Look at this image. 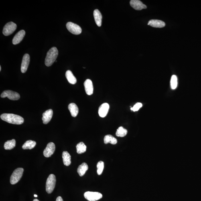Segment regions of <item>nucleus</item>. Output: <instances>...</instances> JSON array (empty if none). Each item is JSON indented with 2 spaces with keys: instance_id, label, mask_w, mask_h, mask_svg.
<instances>
[{
  "instance_id": "20e7f679",
  "label": "nucleus",
  "mask_w": 201,
  "mask_h": 201,
  "mask_svg": "<svg viewBox=\"0 0 201 201\" xmlns=\"http://www.w3.org/2000/svg\"><path fill=\"white\" fill-rule=\"evenodd\" d=\"M23 169L21 168L15 169L11 177V184H15L18 182L23 176Z\"/></svg>"
},
{
  "instance_id": "aec40b11",
  "label": "nucleus",
  "mask_w": 201,
  "mask_h": 201,
  "mask_svg": "<svg viewBox=\"0 0 201 201\" xmlns=\"http://www.w3.org/2000/svg\"><path fill=\"white\" fill-rule=\"evenodd\" d=\"M66 78L69 83L72 84H75L77 82L76 79L70 70H67L65 74Z\"/></svg>"
},
{
  "instance_id": "7ed1b4c3",
  "label": "nucleus",
  "mask_w": 201,
  "mask_h": 201,
  "mask_svg": "<svg viewBox=\"0 0 201 201\" xmlns=\"http://www.w3.org/2000/svg\"><path fill=\"white\" fill-rule=\"evenodd\" d=\"M56 182V179L55 175L53 174L49 175L46 183V191L48 193L50 194L53 192Z\"/></svg>"
},
{
  "instance_id": "6e6552de",
  "label": "nucleus",
  "mask_w": 201,
  "mask_h": 201,
  "mask_svg": "<svg viewBox=\"0 0 201 201\" xmlns=\"http://www.w3.org/2000/svg\"><path fill=\"white\" fill-rule=\"evenodd\" d=\"M66 26L68 30L73 34L79 35L82 32L81 28L79 25L75 23L70 22L67 23Z\"/></svg>"
},
{
  "instance_id": "ddd939ff",
  "label": "nucleus",
  "mask_w": 201,
  "mask_h": 201,
  "mask_svg": "<svg viewBox=\"0 0 201 201\" xmlns=\"http://www.w3.org/2000/svg\"><path fill=\"white\" fill-rule=\"evenodd\" d=\"M84 85L86 93L91 95L93 93L94 88L92 81L90 79L86 80L84 82Z\"/></svg>"
},
{
  "instance_id": "5701e85b",
  "label": "nucleus",
  "mask_w": 201,
  "mask_h": 201,
  "mask_svg": "<svg viewBox=\"0 0 201 201\" xmlns=\"http://www.w3.org/2000/svg\"><path fill=\"white\" fill-rule=\"evenodd\" d=\"M36 145V142L31 140L27 141L23 146V149H31L34 148Z\"/></svg>"
},
{
  "instance_id": "412c9836",
  "label": "nucleus",
  "mask_w": 201,
  "mask_h": 201,
  "mask_svg": "<svg viewBox=\"0 0 201 201\" xmlns=\"http://www.w3.org/2000/svg\"><path fill=\"white\" fill-rule=\"evenodd\" d=\"M88 169V165L86 163H83L79 166L77 169V172L80 177H82L85 174Z\"/></svg>"
},
{
  "instance_id": "a211bd4d",
  "label": "nucleus",
  "mask_w": 201,
  "mask_h": 201,
  "mask_svg": "<svg viewBox=\"0 0 201 201\" xmlns=\"http://www.w3.org/2000/svg\"><path fill=\"white\" fill-rule=\"evenodd\" d=\"M68 109L72 117H76L79 113V109L78 106L75 104L72 103L69 104Z\"/></svg>"
},
{
  "instance_id": "7c9ffc66",
  "label": "nucleus",
  "mask_w": 201,
  "mask_h": 201,
  "mask_svg": "<svg viewBox=\"0 0 201 201\" xmlns=\"http://www.w3.org/2000/svg\"><path fill=\"white\" fill-rule=\"evenodd\" d=\"M33 201H39L38 199H35Z\"/></svg>"
},
{
  "instance_id": "f257e3e1",
  "label": "nucleus",
  "mask_w": 201,
  "mask_h": 201,
  "mask_svg": "<svg viewBox=\"0 0 201 201\" xmlns=\"http://www.w3.org/2000/svg\"><path fill=\"white\" fill-rule=\"evenodd\" d=\"M1 118L3 121L14 125H21L24 122V119L21 116L13 114H3L1 116Z\"/></svg>"
},
{
  "instance_id": "393cba45",
  "label": "nucleus",
  "mask_w": 201,
  "mask_h": 201,
  "mask_svg": "<svg viewBox=\"0 0 201 201\" xmlns=\"http://www.w3.org/2000/svg\"><path fill=\"white\" fill-rule=\"evenodd\" d=\"M16 141L15 139L8 141L4 144V147L6 150H11L15 147Z\"/></svg>"
},
{
  "instance_id": "4468645a",
  "label": "nucleus",
  "mask_w": 201,
  "mask_h": 201,
  "mask_svg": "<svg viewBox=\"0 0 201 201\" xmlns=\"http://www.w3.org/2000/svg\"><path fill=\"white\" fill-rule=\"evenodd\" d=\"M25 35V32L24 30H22L19 31L13 37V44L14 45L19 44L23 40Z\"/></svg>"
},
{
  "instance_id": "bb28decb",
  "label": "nucleus",
  "mask_w": 201,
  "mask_h": 201,
  "mask_svg": "<svg viewBox=\"0 0 201 201\" xmlns=\"http://www.w3.org/2000/svg\"><path fill=\"white\" fill-rule=\"evenodd\" d=\"M178 85V80H177V77L175 75H173L171 77V86L173 90H175L177 87Z\"/></svg>"
},
{
  "instance_id": "2f4dec72",
  "label": "nucleus",
  "mask_w": 201,
  "mask_h": 201,
  "mask_svg": "<svg viewBox=\"0 0 201 201\" xmlns=\"http://www.w3.org/2000/svg\"><path fill=\"white\" fill-rule=\"evenodd\" d=\"M34 197H35V198H37V197H38V196H37V195L36 194H34Z\"/></svg>"
},
{
  "instance_id": "0eeeda50",
  "label": "nucleus",
  "mask_w": 201,
  "mask_h": 201,
  "mask_svg": "<svg viewBox=\"0 0 201 201\" xmlns=\"http://www.w3.org/2000/svg\"><path fill=\"white\" fill-rule=\"evenodd\" d=\"M84 196L88 201H96L101 198L102 195L98 192H87L85 193Z\"/></svg>"
},
{
  "instance_id": "1a4fd4ad",
  "label": "nucleus",
  "mask_w": 201,
  "mask_h": 201,
  "mask_svg": "<svg viewBox=\"0 0 201 201\" xmlns=\"http://www.w3.org/2000/svg\"><path fill=\"white\" fill-rule=\"evenodd\" d=\"M55 150V145L53 142L49 143L43 152V155L45 157H50L54 154Z\"/></svg>"
},
{
  "instance_id": "9d476101",
  "label": "nucleus",
  "mask_w": 201,
  "mask_h": 201,
  "mask_svg": "<svg viewBox=\"0 0 201 201\" xmlns=\"http://www.w3.org/2000/svg\"><path fill=\"white\" fill-rule=\"evenodd\" d=\"M30 62V56L28 54H25L23 56L21 65V71L25 73L27 71Z\"/></svg>"
},
{
  "instance_id": "f8f14e48",
  "label": "nucleus",
  "mask_w": 201,
  "mask_h": 201,
  "mask_svg": "<svg viewBox=\"0 0 201 201\" xmlns=\"http://www.w3.org/2000/svg\"><path fill=\"white\" fill-rule=\"evenodd\" d=\"M110 108L109 104L104 103L100 106L98 110V114L100 117H105L108 113Z\"/></svg>"
},
{
  "instance_id": "cd10ccee",
  "label": "nucleus",
  "mask_w": 201,
  "mask_h": 201,
  "mask_svg": "<svg viewBox=\"0 0 201 201\" xmlns=\"http://www.w3.org/2000/svg\"><path fill=\"white\" fill-rule=\"evenodd\" d=\"M97 173L98 175L102 174L104 168V162L103 161H100L97 164Z\"/></svg>"
},
{
  "instance_id": "c756f323",
  "label": "nucleus",
  "mask_w": 201,
  "mask_h": 201,
  "mask_svg": "<svg viewBox=\"0 0 201 201\" xmlns=\"http://www.w3.org/2000/svg\"><path fill=\"white\" fill-rule=\"evenodd\" d=\"M56 201H64L62 197L59 196L57 198Z\"/></svg>"
},
{
  "instance_id": "9b49d317",
  "label": "nucleus",
  "mask_w": 201,
  "mask_h": 201,
  "mask_svg": "<svg viewBox=\"0 0 201 201\" xmlns=\"http://www.w3.org/2000/svg\"><path fill=\"white\" fill-rule=\"evenodd\" d=\"M130 5L133 8L137 10H141L147 8L146 5L139 0H131L130 1Z\"/></svg>"
},
{
  "instance_id": "423d86ee",
  "label": "nucleus",
  "mask_w": 201,
  "mask_h": 201,
  "mask_svg": "<svg viewBox=\"0 0 201 201\" xmlns=\"http://www.w3.org/2000/svg\"><path fill=\"white\" fill-rule=\"evenodd\" d=\"M1 97L3 98L7 97L12 100H17L20 98V96L17 92L11 90L4 91L1 94Z\"/></svg>"
},
{
  "instance_id": "2eb2a0df",
  "label": "nucleus",
  "mask_w": 201,
  "mask_h": 201,
  "mask_svg": "<svg viewBox=\"0 0 201 201\" xmlns=\"http://www.w3.org/2000/svg\"><path fill=\"white\" fill-rule=\"evenodd\" d=\"M53 115V111L52 109H49L44 112L43 114V123L45 125L48 124L52 119Z\"/></svg>"
},
{
  "instance_id": "b1692460",
  "label": "nucleus",
  "mask_w": 201,
  "mask_h": 201,
  "mask_svg": "<svg viewBox=\"0 0 201 201\" xmlns=\"http://www.w3.org/2000/svg\"><path fill=\"white\" fill-rule=\"evenodd\" d=\"M76 147L77 152L78 154H81V153L85 152L86 151V146L83 142H80L78 143L76 145Z\"/></svg>"
},
{
  "instance_id": "f3484780",
  "label": "nucleus",
  "mask_w": 201,
  "mask_h": 201,
  "mask_svg": "<svg viewBox=\"0 0 201 201\" xmlns=\"http://www.w3.org/2000/svg\"><path fill=\"white\" fill-rule=\"evenodd\" d=\"M94 16L96 25L98 27L101 26L102 16L101 13L98 10H95L94 12Z\"/></svg>"
},
{
  "instance_id": "c85d7f7f",
  "label": "nucleus",
  "mask_w": 201,
  "mask_h": 201,
  "mask_svg": "<svg viewBox=\"0 0 201 201\" xmlns=\"http://www.w3.org/2000/svg\"><path fill=\"white\" fill-rule=\"evenodd\" d=\"M142 107V104L140 102L137 103L134 105L133 107L131 108V110L135 112L138 111L140 108Z\"/></svg>"
},
{
  "instance_id": "f03ea898",
  "label": "nucleus",
  "mask_w": 201,
  "mask_h": 201,
  "mask_svg": "<svg viewBox=\"0 0 201 201\" xmlns=\"http://www.w3.org/2000/svg\"><path fill=\"white\" fill-rule=\"evenodd\" d=\"M58 50L56 47H53L47 53L45 64L47 66H50L54 64L58 55Z\"/></svg>"
},
{
  "instance_id": "39448f33",
  "label": "nucleus",
  "mask_w": 201,
  "mask_h": 201,
  "mask_svg": "<svg viewBox=\"0 0 201 201\" xmlns=\"http://www.w3.org/2000/svg\"><path fill=\"white\" fill-rule=\"evenodd\" d=\"M17 28V25L15 23L10 22L7 23L3 27V34L5 36H8L14 32Z\"/></svg>"
},
{
  "instance_id": "a878e982",
  "label": "nucleus",
  "mask_w": 201,
  "mask_h": 201,
  "mask_svg": "<svg viewBox=\"0 0 201 201\" xmlns=\"http://www.w3.org/2000/svg\"><path fill=\"white\" fill-rule=\"evenodd\" d=\"M127 133V130L121 126L117 129L116 131V135L118 137H123L126 135Z\"/></svg>"
},
{
  "instance_id": "dca6fc26",
  "label": "nucleus",
  "mask_w": 201,
  "mask_h": 201,
  "mask_svg": "<svg viewBox=\"0 0 201 201\" xmlns=\"http://www.w3.org/2000/svg\"><path fill=\"white\" fill-rule=\"evenodd\" d=\"M148 25L151 27L155 28H162L164 27L165 24L164 22L157 19H152L149 21Z\"/></svg>"
},
{
  "instance_id": "473e14b6",
  "label": "nucleus",
  "mask_w": 201,
  "mask_h": 201,
  "mask_svg": "<svg viewBox=\"0 0 201 201\" xmlns=\"http://www.w3.org/2000/svg\"><path fill=\"white\" fill-rule=\"evenodd\" d=\"M1 70V66H0V71Z\"/></svg>"
},
{
  "instance_id": "4be33fe9",
  "label": "nucleus",
  "mask_w": 201,
  "mask_h": 201,
  "mask_svg": "<svg viewBox=\"0 0 201 201\" xmlns=\"http://www.w3.org/2000/svg\"><path fill=\"white\" fill-rule=\"evenodd\" d=\"M117 142V139L111 135H106L104 138V143L105 144L110 143L111 144L115 145Z\"/></svg>"
},
{
  "instance_id": "6ab92c4d",
  "label": "nucleus",
  "mask_w": 201,
  "mask_h": 201,
  "mask_svg": "<svg viewBox=\"0 0 201 201\" xmlns=\"http://www.w3.org/2000/svg\"><path fill=\"white\" fill-rule=\"evenodd\" d=\"M63 162L64 164L68 166L71 164V156L68 152L64 151L62 153Z\"/></svg>"
}]
</instances>
